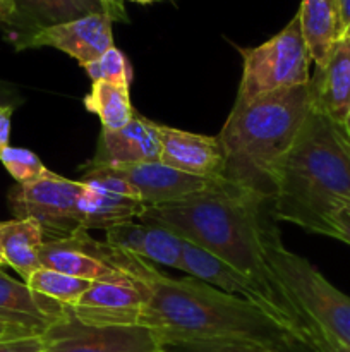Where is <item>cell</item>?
<instances>
[{
	"mask_svg": "<svg viewBox=\"0 0 350 352\" xmlns=\"http://www.w3.org/2000/svg\"><path fill=\"white\" fill-rule=\"evenodd\" d=\"M275 220L273 201L233 188L226 181L182 201L151 206L141 217V222L172 230L253 278L285 313L297 340L304 344L307 320L285 298L266 261L264 244L278 230Z\"/></svg>",
	"mask_w": 350,
	"mask_h": 352,
	"instance_id": "1",
	"label": "cell"
},
{
	"mask_svg": "<svg viewBox=\"0 0 350 352\" xmlns=\"http://www.w3.org/2000/svg\"><path fill=\"white\" fill-rule=\"evenodd\" d=\"M146 285L141 327L156 336L161 349L218 339L263 344L297 340L261 308L196 277L172 278L156 268Z\"/></svg>",
	"mask_w": 350,
	"mask_h": 352,
	"instance_id": "2",
	"label": "cell"
},
{
	"mask_svg": "<svg viewBox=\"0 0 350 352\" xmlns=\"http://www.w3.org/2000/svg\"><path fill=\"white\" fill-rule=\"evenodd\" d=\"M349 203L350 143L311 107L278 174L275 219L328 236V217Z\"/></svg>",
	"mask_w": 350,
	"mask_h": 352,
	"instance_id": "3",
	"label": "cell"
},
{
	"mask_svg": "<svg viewBox=\"0 0 350 352\" xmlns=\"http://www.w3.org/2000/svg\"><path fill=\"white\" fill-rule=\"evenodd\" d=\"M309 110V82L233 107L218 134L225 155L223 179L233 188L273 201L281 164Z\"/></svg>",
	"mask_w": 350,
	"mask_h": 352,
	"instance_id": "4",
	"label": "cell"
},
{
	"mask_svg": "<svg viewBox=\"0 0 350 352\" xmlns=\"http://www.w3.org/2000/svg\"><path fill=\"white\" fill-rule=\"evenodd\" d=\"M266 261L285 298L307 320L350 349V298L329 284L305 258L292 253L273 232L264 244Z\"/></svg>",
	"mask_w": 350,
	"mask_h": 352,
	"instance_id": "5",
	"label": "cell"
},
{
	"mask_svg": "<svg viewBox=\"0 0 350 352\" xmlns=\"http://www.w3.org/2000/svg\"><path fill=\"white\" fill-rule=\"evenodd\" d=\"M242 78L233 107H242L256 98L281 89L307 85L311 81V55L302 34L299 14L290 23L253 48H244Z\"/></svg>",
	"mask_w": 350,
	"mask_h": 352,
	"instance_id": "6",
	"label": "cell"
},
{
	"mask_svg": "<svg viewBox=\"0 0 350 352\" xmlns=\"http://www.w3.org/2000/svg\"><path fill=\"white\" fill-rule=\"evenodd\" d=\"M82 189V181H71L50 170L36 181L12 186L7 203L14 219L36 220L47 241L64 239L82 229L79 223Z\"/></svg>",
	"mask_w": 350,
	"mask_h": 352,
	"instance_id": "7",
	"label": "cell"
},
{
	"mask_svg": "<svg viewBox=\"0 0 350 352\" xmlns=\"http://www.w3.org/2000/svg\"><path fill=\"white\" fill-rule=\"evenodd\" d=\"M43 352H154L161 346L146 327H91L69 313L47 330Z\"/></svg>",
	"mask_w": 350,
	"mask_h": 352,
	"instance_id": "8",
	"label": "cell"
},
{
	"mask_svg": "<svg viewBox=\"0 0 350 352\" xmlns=\"http://www.w3.org/2000/svg\"><path fill=\"white\" fill-rule=\"evenodd\" d=\"M84 189L79 198V223L82 229L108 230L119 223L141 219L146 205L139 192L124 179L103 170H82Z\"/></svg>",
	"mask_w": 350,
	"mask_h": 352,
	"instance_id": "9",
	"label": "cell"
},
{
	"mask_svg": "<svg viewBox=\"0 0 350 352\" xmlns=\"http://www.w3.org/2000/svg\"><path fill=\"white\" fill-rule=\"evenodd\" d=\"M148 285L139 280L93 282L69 313L91 327H141Z\"/></svg>",
	"mask_w": 350,
	"mask_h": 352,
	"instance_id": "10",
	"label": "cell"
},
{
	"mask_svg": "<svg viewBox=\"0 0 350 352\" xmlns=\"http://www.w3.org/2000/svg\"><path fill=\"white\" fill-rule=\"evenodd\" d=\"M41 47L64 52L84 67L113 47L112 21L103 12L89 14L79 19L34 31L14 48L19 52Z\"/></svg>",
	"mask_w": 350,
	"mask_h": 352,
	"instance_id": "11",
	"label": "cell"
},
{
	"mask_svg": "<svg viewBox=\"0 0 350 352\" xmlns=\"http://www.w3.org/2000/svg\"><path fill=\"white\" fill-rule=\"evenodd\" d=\"M180 272H185V274H189V277L199 278V280L206 282V284L213 285V287L220 289V291L226 292V294L246 299L247 302L266 311L275 322L285 327L295 337L290 322L285 316V313L278 308L277 302L253 278L247 277L246 274L239 272L237 268H233L232 265L216 258L215 254L208 253V251L196 246V244L184 241Z\"/></svg>",
	"mask_w": 350,
	"mask_h": 352,
	"instance_id": "12",
	"label": "cell"
},
{
	"mask_svg": "<svg viewBox=\"0 0 350 352\" xmlns=\"http://www.w3.org/2000/svg\"><path fill=\"white\" fill-rule=\"evenodd\" d=\"M93 170H103L129 182L139 192L141 201L146 205V208L182 201L225 184V179L198 177L163 165L161 162L120 168H93Z\"/></svg>",
	"mask_w": 350,
	"mask_h": 352,
	"instance_id": "13",
	"label": "cell"
},
{
	"mask_svg": "<svg viewBox=\"0 0 350 352\" xmlns=\"http://www.w3.org/2000/svg\"><path fill=\"white\" fill-rule=\"evenodd\" d=\"M156 124L136 113L122 129H102L95 155L91 160L81 165V170L120 168L160 162L161 148Z\"/></svg>",
	"mask_w": 350,
	"mask_h": 352,
	"instance_id": "14",
	"label": "cell"
},
{
	"mask_svg": "<svg viewBox=\"0 0 350 352\" xmlns=\"http://www.w3.org/2000/svg\"><path fill=\"white\" fill-rule=\"evenodd\" d=\"M160 162L172 168L206 179H223L225 155L218 136L189 133L156 124Z\"/></svg>",
	"mask_w": 350,
	"mask_h": 352,
	"instance_id": "15",
	"label": "cell"
},
{
	"mask_svg": "<svg viewBox=\"0 0 350 352\" xmlns=\"http://www.w3.org/2000/svg\"><path fill=\"white\" fill-rule=\"evenodd\" d=\"M40 265L88 282L129 278L103 261L102 241L93 239L86 229H78L64 239L47 241L40 251Z\"/></svg>",
	"mask_w": 350,
	"mask_h": 352,
	"instance_id": "16",
	"label": "cell"
},
{
	"mask_svg": "<svg viewBox=\"0 0 350 352\" xmlns=\"http://www.w3.org/2000/svg\"><path fill=\"white\" fill-rule=\"evenodd\" d=\"M67 315V306L31 291L0 270V323L30 337H41Z\"/></svg>",
	"mask_w": 350,
	"mask_h": 352,
	"instance_id": "17",
	"label": "cell"
},
{
	"mask_svg": "<svg viewBox=\"0 0 350 352\" xmlns=\"http://www.w3.org/2000/svg\"><path fill=\"white\" fill-rule=\"evenodd\" d=\"M311 107L343 126L350 117V38L342 36L321 67L314 69L311 81Z\"/></svg>",
	"mask_w": 350,
	"mask_h": 352,
	"instance_id": "18",
	"label": "cell"
},
{
	"mask_svg": "<svg viewBox=\"0 0 350 352\" xmlns=\"http://www.w3.org/2000/svg\"><path fill=\"white\" fill-rule=\"evenodd\" d=\"M106 243L130 254L180 270L184 239L165 227L148 222H124L105 230Z\"/></svg>",
	"mask_w": 350,
	"mask_h": 352,
	"instance_id": "19",
	"label": "cell"
},
{
	"mask_svg": "<svg viewBox=\"0 0 350 352\" xmlns=\"http://www.w3.org/2000/svg\"><path fill=\"white\" fill-rule=\"evenodd\" d=\"M16 28L10 41L16 47L34 31L103 12L98 0H16Z\"/></svg>",
	"mask_w": 350,
	"mask_h": 352,
	"instance_id": "20",
	"label": "cell"
},
{
	"mask_svg": "<svg viewBox=\"0 0 350 352\" xmlns=\"http://www.w3.org/2000/svg\"><path fill=\"white\" fill-rule=\"evenodd\" d=\"M297 14L311 60L321 67L342 38L338 0H302Z\"/></svg>",
	"mask_w": 350,
	"mask_h": 352,
	"instance_id": "21",
	"label": "cell"
},
{
	"mask_svg": "<svg viewBox=\"0 0 350 352\" xmlns=\"http://www.w3.org/2000/svg\"><path fill=\"white\" fill-rule=\"evenodd\" d=\"M43 227L33 219L5 220L2 229L3 263L21 275L26 284L27 278L40 265V251L45 244Z\"/></svg>",
	"mask_w": 350,
	"mask_h": 352,
	"instance_id": "22",
	"label": "cell"
},
{
	"mask_svg": "<svg viewBox=\"0 0 350 352\" xmlns=\"http://www.w3.org/2000/svg\"><path fill=\"white\" fill-rule=\"evenodd\" d=\"M84 107L89 113L98 116L102 129L108 131L122 129L136 116L129 88L106 81L91 82V89L84 96Z\"/></svg>",
	"mask_w": 350,
	"mask_h": 352,
	"instance_id": "23",
	"label": "cell"
},
{
	"mask_svg": "<svg viewBox=\"0 0 350 352\" xmlns=\"http://www.w3.org/2000/svg\"><path fill=\"white\" fill-rule=\"evenodd\" d=\"M91 284L93 282L60 274V272L45 267H40L36 272H33V275L26 282L31 291L54 299L64 306H74Z\"/></svg>",
	"mask_w": 350,
	"mask_h": 352,
	"instance_id": "24",
	"label": "cell"
},
{
	"mask_svg": "<svg viewBox=\"0 0 350 352\" xmlns=\"http://www.w3.org/2000/svg\"><path fill=\"white\" fill-rule=\"evenodd\" d=\"M174 349L175 352H314L299 340L285 344H263L240 339L199 340V342L180 344Z\"/></svg>",
	"mask_w": 350,
	"mask_h": 352,
	"instance_id": "25",
	"label": "cell"
},
{
	"mask_svg": "<svg viewBox=\"0 0 350 352\" xmlns=\"http://www.w3.org/2000/svg\"><path fill=\"white\" fill-rule=\"evenodd\" d=\"M82 69L91 78V81H106L112 82V85L127 86V88H130V82L134 78L129 60L124 55V52H120L115 47L108 48L105 54L100 55L96 60L86 64Z\"/></svg>",
	"mask_w": 350,
	"mask_h": 352,
	"instance_id": "26",
	"label": "cell"
},
{
	"mask_svg": "<svg viewBox=\"0 0 350 352\" xmlns=\"http://www.w3.org/2000/svg\"><path fill=\"white\" fill-rule=\"evenodd\" d=\"M0 162L5 170L12 175L16 184H27L50 172L43 165L41 158L27 148L7 146L0 153Z\"/></svg>",
	"mask_w": 350,
	"mask_h": 352,
	"instance_id": "27",
	"label": "cell"
},
{
	"mask_svg": "<svg viewBox=\"0 0 350 352\" xmlns=\"http://www.w3.org/2000/svg\"><path fill=\"white\" fill-rule=\"evenodd\" d=\"M304 344L314 352H350V349H347L335 337L329 336L326 330H323L311 320H307V323H305Z\"/></svg>",
	"mask_w": 350,
	"mask_h": 352,
	"instance_id": "28",
	"label": "cell"
},
{
	"mask_svg": "<svg viewBox=\"0 0 350 352\" xmlns=\"http://www.w3.org/2000/svg\"><path fill=\"white\" fill-rule=\"evenodd\" d=\"M328 237L350 244V203L336 208L328 217Z\"/></svg>",
	"mask_w": 350,
	"mask_h": 352,
	"instance_id": "29",
	"label": "cell"
},
{
	"mask_svg": "<svg viewBox=\"0 0 350 352\" xmlns=\"http://www.w3.org/2000/svg\"><path fill=\"white\" fill-rule=\"evenodd\" d=\"M43 337H24V339L0 340V352H41Z\"/></svg>",
	"mask_w": 350,
	"mask_h": 352,
	"instance_id": "30",
	"label": "cell"
},
{
	"mask_svg": "<svg viewBox=\"0 0 350 352\" xmlns=\"http://www.w3.org/2000/svg\"><path fill=\"white\" fill-rule=\"evenodd\" d=\"M102 6L103 14L110 17V21H117V23H129V16L126 10V0H98Z\"/></svg>",
	"mask_w": 350,
	"mask_h": 352,
	"instance_id": "31",
	"label": "cell"
},
{
	"mask_svg": "<svg viewBox=\"0 0 350 352\" xmlns=\"http://www.w3.org/2000/svg\"><path fill=\"white\" fill-rule=\"evenodd\" d=\"M16 0H0V30L7 31L9 36L16 28Z\"/></svg>",
	"mask_w": 350,
	"mask_h": 352,
	"instance_id": "32",
	"label": "cell"
},
{
	"mask_svg": "<svg viewBox=\"0 0 350 352\" xmlns=\"http://www.w3.org/2000/svg\"><path fill=\"white\" fill-rule=\"evenodd\" d=\"M24 98L19 93V89L14 85L5 81H0V109L2 107H12L17 109L19 105H23Z\"/></svg>",
	"mask_w": 350,
	"mask_h": 352,
	"instance_id": "33",
	"label": "cell"
},
{
	"mask_svg": "<svg viewBox=\"0 0 350 352\" xmlns=\"http://www.w3.org/2000/svg\"><path fill=\"white\" fill-rule=\"evenodd\" d=\"M12 107H2L0 109V153L5 150L7 146H10V127H12Z\"/></svg>",
	"mask_w": 350,
	"mask_h": 352,
	"instance_id": "34",
	"label": "cell"
},
{
	"mask_svg": "<svg viewBox=\"0 0 350 352\" xmlns=\"http://www.w3.org/2000/svg\"><path fill=\"white\" fill-rule=\"evenodd\" d=\"M340 24H342V36L350 38V0H338Z\"/></svg>",
	"mask_w": 350,
	"mask_h": 352,
	"instance_id": "35",
	"label": "cell"
},
{
	"mask_svg": "<svg viewBox=\"0 0 350 352\" xmlns=\"http://www.w3.org/2000/svg\"><path fill=\"white\" fill-rule=\"evenodd\" d=\"M24 337H30L26 333L19 332V330L12 329V327H7L3 323H0V340H12V339H24Z\"/></svg>",
	"mask_w": 350,
	"mask_h": 352,
	"instance_id": "36",
	"label": "cell"
},
{
	"mask_svg": "<svg viewBox=\"0 0 350 352\" xmlns=\"http://www.w3.org/2000/svg\"><path fill=\"white\" fill-rule=\"evenodd\" d=\"M340 129H342V133L345 134V138L349 140V143H350V117L345 120V124H343V126H340Z\"/></svg>",
	"mask_w": 350,
	"mask_h": 352,
	"instance_id": "37",
	"label": "cell"
},
{
	"mask_svg": "<svg viewBox=\"0 0 350 352\" xmlns=\"http://www.w3.org/2000/svg\"><path fill=\"white\" fill-rule=\"evenodd\" d=\"M3 223L5 222H0V267H3V254H2V229H3Z\"/></svg>",
	"mask_w": 350,
	"mask_h": 352,
	"instance_id": "38",
	"label": "cell"
},
{
	"mask_svg": "<svg viewBox=\"0 0 350 352\" xmlns=\"http://www.w3.org/2000/svg\"><path fill=\"white\" fill-rule=\"evenodd\" d=\"M129 2H134V3H141V6H148V3L160 2V0H129Z\"/></svg>",
	"mask_w": 350,
	"mask_h": 352,
	"instance_id": "39",
	"label": "cell"
},
{
	"mask_svg": "<svg viewBox=\"0 0 350 352\" xmlns=\"http://www.w3.org/2000/svg\"><path fill=\"white\" fill-rule=\"evenodd\" d=\"M154 352H167L165 349H160V351H154Z\"/></svg>",
	"mask_w": 350,
	"mask_h": 352,
	"instance_id": "40",
	"label": "cell"
},
{
	"mask_svg": "<svg viewBox=\"0 0 350 352\" xmlns=\"http://www.w3.org/2000/svg\"><path fill=\"white\" fill-rule=\"evenodd\" d=\"M0 270H2V267H0Z\"/></svg>",
	"mask_w": 350,
	"mask_h": 352,
	"instance_id": "41",
	"label": "cell"
},
{
	"mask_svg": "<svg viewBox=\"0 0 350 352\" xmlns=\"http://www.w3.org/2000/svg\"><path fill=\"white\" fill-rule=\"evenodd\" d=\"M41 352H43V351H41Z\"/></svg>",
	"mask_w": 350,
	"mask_h": 352,
	"instance_id": "42",
	"label": "cell"
}]
</instances>
